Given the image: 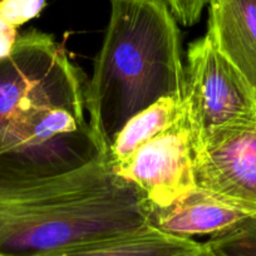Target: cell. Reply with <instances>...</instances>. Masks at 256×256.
I'll return each instance as SVG.
<instances>
[{"mask_svg":"<svg viewBox=\"0 0 256 256\" xmlns=\"http://www.w3.org/2000/svg\"><path fill=\"white\" fill-rule=\"evenodd\" d=\"M146 224L167 235L182 238L215 235L232 228L248 215L195 187L167 205L142 202Z\"/></svg>","mask_w":256,"mask_h":256,"instance_id":"obj_8","label":"cell"},{"mask_svg":"<svg viewBox=\"0 0 256 256\" xmlns=\"http://www.w3.org/2000/svg\"><path fill=\"white\" fill-rule=\"evenodd\" d=\"M182 110L184 100L171 96L161 98L128 120L108 148L107 161L112 171L124 164L140 147L166 131L176 122Z\"/></svg>","mask_w":256,"mask_h":256,"instance_id":"obj_11","label":"cell"},{"mask_svg":"<svg viewBox=\"0 0 256 256\" xmlns=\"http://www.w3.org/2000/svg\"><path fill=\"white\" fill-rule=\"evenodd\" d=\"M137 187L104 154L66 174L32 177L0 164V254L33 256L146 224Z\"/></svg>","mask_w":256,"mask_h":256,"instance_id":"obj_1","label":"cell"},{"mask_svg":"<svg viewBox=\"0 0 256 256\" xmlns=\"http://www.w3.org/2000/svg\"><path fill=\"white\" fill-rule=\"evenodd\" d=\"M182 256H218L215 252L212 251V248L210 246L206 245V242L201 244L200 248L198 250L192 251V252L186 254V255H182Z\"/></svg>","mask_w":256,"mask_h":256,"instance_id":"obj_16","label":"cell"},{"mask_svg":"<svg viewBox=\"0 0 256 256\" xmlns=\"http://www.w3.org/2000/svg\"><path fill=\"white\" fill-rule=\"evenodd\" d=\"M18 36L16 26L0 20V58L10 53Z\"/></svg>","mask_w":256,"mask_h":256,"instance_id":"obj_15","label":"cell"},{"mask_svg":"<svg viewBox=\"0 0 256 256\" xmlns=\"http://www.w3.org/2000/svg\"><path fill=\"white\" fill-rule=\"evenodd\" d=\"M113 172L156 205H167L195 188L192 137L184 102L176 122Z\"/></svg>","mask_w":256,"mask_h":256,"instance_id":"obj_7","label":"cell"},{"mask_svg":"<svg viewBox=\"0 0 256 256\" xmlns=\"http://www.w3.org/2000/svg\"><path fill=\"white\" fill-rule=\"evenodd\" d=\"M184 74L192 148L221 128L256 120L255 90L208 33L190 46Z\"/></svg>","mask_w":256,"mask_h":256,"instance_id":"obj_5","label":"cell"},{"mask_svg":"<svg viewBox=\"0 0 256 256\" xmlns=\"http://www.w3.org/2000/svg\"><path fill=\"white\" fill-rule=\"evenodd\" d=\"M206 33L256 93V0H208Z\"/></svg>","mask_w":256,"mask_h":256,"instance_id":"obj_9","label":"cell"},{"mask_svg":"<svg viewBox=\"0 0 256 256\" xmlns=\"http://www.w3.org/2000/svg\"><path fill=\"white\" fill-rule=\"evenodd\" d=\"M2 2H3V0H0V3H2Z\"/></svg>","mask_w":256,"mask_h":256,"instance_id":"obj_18","label":"cell"},{"mask_svg":"<svg viewBox=\"0 0 256 256\" xmlns=\"http://www.w3.org/2000/svg\"><path fill=\"white\" fill-rule=\"evenodd\" d=\"M192 151L196 187L256 216V120L221 128Z\"/></svg>","mask_w":256,"mask_h":256,"instance_id":"obj_6","label":"cell"},{"mask_svg":"<svg viewBox=\"0 0 256 256\" xmlns=\"http://www.w3.org/2000/svg\"><path fill=\"white\" fill-rule=\"evenodd\" d=\"M0 256H6V255H4V254H0Z\"/></svg>","mask_w":256,"mask_h":256,"instance_id":"obj_17","label":"cell"},{"mask_svg":"<svg viewBox=\"0 0 256 256\" xmlns=\"http://www.w3.org/2000/svg\"><path fill=\"white\" fill-rule=\"evenodd\" d=\"M194 238L167 235L148 224L112 235L80 241L33 256H182L198 250Z\"/></svg>","mask_w":256,"mask_h":256,"instance_id":"obj_10","label":"cell"},{"mask_svg":"<svg viewBox=\"0 0 256 256\" xmlns=\"http://www.w3.org/2000/svg\"><path fill=\"white\" fill-rule=\"evenodd\" d=\"M46 0H3L0 3V20L18 28L40 14Z\"/></svg>","mask_w":256,"mask_h":256,"instance_id":"obj_13","label":"cell"},{"mask_svg":"<svg viewBox=\"0 0 256 256\" xmlns=\"http://www.w3.org/2000/svg\"><path fill=\"white\" fill-rule=\"evenodd\" d=\"M110 23L86 84L90 124L107 157L116 134L164 97L184 100L181 33L166 0H108Z\"/></svg>","mask_w":256,"mask_h":256,"instance_id":"obj_2","label":"cell"},{"mask_svg":"<svg viewBox=\"0 0 256 256\" xmlns=\"http://www.w3.org/2000/svg\"><path fill=\"white\" fill-rule=\"evenodd\" d=\"M206 245L218 256H256V216L210 236Z\"/></svg>","mask_w":256,"mask_h":256,"instance_id":"obj_12","label":"cell"},{"mask_svg":"<svg viewBox=\"0 0 256 256\" xmlns=\"http://www.w3.org/2000/svg\"><path fill=\"white\" fill-rule=\"evenodd\" d=\"M172 16L182 26H195L201 18L208 0H166Z\"/></svg>","mask_w":256,"mask_h":256,"instance_id":"obj_14","label":"cell"},{"mask_svg":"<svg viewBox=\"0 0 256 256\" xmlns=\"http://www.w3.org/2000/svg\"><path fill=\"white\" fill-rule=\"evenodd\" d=\"M100 154L102 151L84 120V106H36L0 130V164L24 176L74 171Z\"/></svg>","mask_w":256,"mask_h":256,"instance_id":"obj_3","label":"cell"},{"mask_svg":"<svg viewBox=\"0 0 256 256\" xmlns=\"http://www.w3.org/2000/svg\"><path fill=\"white\" fill-rule=\"evenodd\" d=\"M42 104L86 106V86L52 36L30 30L0 58V130L19 113Z\"/></svg>","mask_w":256,"mask_h":256,"instance_id":"obj_4","label":"cell"}]
</instances>
